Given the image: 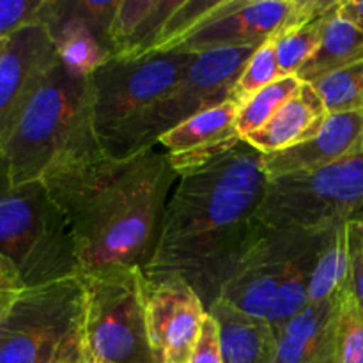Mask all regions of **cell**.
Wrapping results in <instances>:
<instances>
[{"mask_svg": "<svg viewBox=\"0 0 363 363\" xmlns=\"http://www.w3.org/2000/svg\"><path fill=\"white\" fill-rule=\"evenodd\" d=\"M84 339L98 363H155L145 328L144 269L112 266L80 275Z\"/></svg>", "mask_w": 363, "mask_h": 363, "instance_id": "ba28073f", "label": "cell"}, {"mask_svg": "<svg viewBox=\"0 0 363 363\" xmlns=\"http://www.w3.org/2000/svg\"><path fill=\"white\" fill-rule=\"evenodd\" d=\"M23 289L25 286L21 284L16 269L6 259L0 257V314L6 311V307L13 301V298Z\"/></svg>", "mask_w": 363, "mask_h": 363, "instance_id": "d6a6232c", "label": "cell"}, {"mask_svg": "<svg viewBox=\"0 0 363 363\" xmlns=\"http://www.w3.org/2000/svg\"><path fill=\"white\" fill-rule=\"evenodd\" d=\"M101 152L91 82L67 73L60 62L39 82L0 147L14 184L41 181L57 167Z\"/></svg>", "mask_w": 363, "mask_h": 363, "instance_id": "3957f363", "label": "cell"}, {"mask_svg": "<svg viewBox=\"0 0 363 363\" xmlns=\"http://www.w3.org/2000/svg\"><path fill=\"white\" fill-rule=\"evenodd\" d=\"M145 328L155 363H190L206 311L201 296L177 275H144Z\"/></svg>", "mask_w": 363, "mask_h": 363, "instance_id": "7c38bea8", "label": "cell"}, {"mask_svg": "<svg viewBox=\"0 0 363 363\" xmlns=\"http://www.w3.org/2000/svg\"><path fill=\"white\" fill-rule=\"evenodd\" d=\"M254 52L255 48H220L194 55L181 80L140 123L131 155L155 147L167 131L227 101Z\"/></svg>", "mask_w": 363, "mask_h": 363, "instance_id": "9c48e42d", "label": "cell"}, {"mask_svg": "<svg viewBox=\"0 0 363 363\" xmlns=\"http://www.w3.org/2000/svg\"><path fill=\"white\" fill-rule=\"evenodd\" d=\"M183 0H121L110 27L112 59L135 60L151 55L167 21Z\"/></svg>", "mask_w": 363, "mask_h": 363, "instance_id": "ac0fdd59", "label": "cell"}, {"mask_svg": "<svg viewBox=\"0 0 363 363\" xmlns=\"http://www.w3.org/2000/svg\"><path fill=\"white\" fill-rule=\"evenodd\" d=\"M301 234L303 230H272L257 225L254 238L222 286L218 300L269 323Z\"/></svg>", "mask_w": 363, "mask_h": 363, "instance_id": "30bf717a", "label": "cell"}, {"mask_svg": "<svg viewBox=\"0 0 363 363\" xmlns=\"http://www.w3.org/2000/svg\"><path fill=\"white\" fill-rule=\"evenodd\" d=\"M340 294L332 300L308 303L282 328L275 330L272 363H339Z\"/></svg>", "mask_w": 363, "mask_h": 363, "instance_id": "2e32d148", "label": "cell"}, {"mask_svg": "<svg viewBox=\"0 0 363 363\" xmlns=\"http://www.w3.org/2000/svg\"><path fill=\"white\" fill-rule=\"evenodd\" d=\"M45 27L53 39L57 59L73 77H92L112 59L91 28L73 13L69 0H52Z\"/></svg>", "mask_w": 363, "mask_h": 363, "instance_id": "d6986e66", "label": "cell"}, {"mask_svg": "<svg viewBox=\"0 0 363 363\" xmlns=\"http://www.w3.org/2000/svg\"><path fill=\"white\" fill-rule=\"evenodd\" d=\"M0 257L25 287L80 277L74 238L43 181L14 184L0 155Z\"/></svg>", "mask_w": 363, "mask_h": 363, "instance_id": "277c9868", "label": "cell"}, {"mask_svg": "<svg viewBox=\"0 0 363 363\" xmlns=\"http://www.w3.org/2000/svg\"><path fill=\"white\" fill-rule=\"evenodd\" d=\"M296 0H218L167 53L259 48L293 16Z\"/></svg>", "mask_w": 363, "mask_h": 363, "instance_id": "8fae6325", "label": "cell"}, {"mask_svg": "<svg viewBox=\"0 0 363 363\" xmlns=\"http://www.w3.org/2000/svg\"><path fill=\"white\" fill-rule=\"evenodd\" d=\"M347 293L363 312V222L347 220Z\"/></svg>", "mask_w": 363, "mask_h": 363, "instance_id": "4dcf8cb0", "label": "cell"}, {"mask_svg": "<svg viewBox=\"0 0 363 363\" xmlns=\"http://www.w3.org/2000/svg\"><path fill=\"white\" fill-rule=\"evenodd\" d=\"M337 342L339 363H363V312L347 289L340 294Z\"/></svg>", "mask_w": 363, "mask_h": 363, "instance_id": "83f0119b", "label": "cell"}, {"mask_svg": "<svg viewBox=\"0 0 363 363\" xmlns=\"http://www.w3.org/2000/svg\"><path fill=\"white\" fill-rule=\"evenodd\" d=\"M262 158L243 138L223 156L181 176L144 275L181 277L209 311L257 229L255 215L268 186Z\"/></svg>", "mask_w": 363, "mask_h": 363, "instance_id": "6da1fadb", "label": "cell"}, {"mask_svg": "<svg viewBox=\"0 0 363 363\" xmlns=\"http://www.w3.org/2000/svg\"><path fill=\"white\" fill-rule=\"evenodd\" d=\"M312 87L326 106V112H363V60L344 69L325 74Z\"/></svg>", "mask_w": 363, "mask_h": 363, "instance_id": "484cf974", "label": "cell"}, {"mask_svg": "<svg viewBox=\"0 0 363 363\" xmlns=\"http://www.w3.org/2000/svg\"><path fill=\"white\" fill-rule=\"evenodd\" d=\"M238 108L236 103L227 99L160 137L158 145L165 149L177 176L202 169L243 140L236 128Z\"/></svg>", "mask_w": 363, "mask_h": 363, "instance_id": "5bb4252c", "label": "cell"}, {"mask_svg": "<svg viewBox=\"0 0 363 363\" xmlns=\"http://www.w3.org/2000/svg\"><path fill=\"white\" fill-rule=\"evenodd\" d=\"M339 13L363 32V0H340Z\"/></svg>", "mask_w": 363, "mask_h": 363, "instance_id": "836d02e7", "label": "cell"}, {"mask_svg": "<svg viewBox=\"0 0 363 363\" xmlns=\"http://www.w3.org/2000/svg\"><path fill=\"white\" fill-rule=\"evenodd\" d=\"M353 220H362V222H363V209H362V211L360 213H358V215L357 216H354V218Z\"/></svg>", "mask_w": 363, "mask_h": 363, "instance_id": "8d00e7d4", "label": "cell"}, {"mask_svg": "<svg viewBox=\"0 0 363 363\" xmlns=\"http://www.w3.org/2000/svg\"><path fill=\"white\" fill-rule=\"evenodd\" d=\"M280 77L282 74L279 69V60H277L275 39L272 38L264 45L255 48L254 55L245 64L240 78L234 84L229 99L236 103L238 106L245 105L252 96H255L259 91L279 80Z\"/></svg>", "mask_w": 363, "mask_h": 363, "instance_id": "4316f807", "label": "cell"}, {"mask_svg": "<svg viewBox=\"0 0 363 363\" xmlns=\"http://www.w3.org/2000/svg\"><path fill=\"white\" fill-rule=\"evenodd\" d=\"M96 363H98V362H96Z\"/></svg>", "mask_w": 363, "mask_h": 363, "instance_id": "74e56055", "label": "cell"}, {"mask_svg": "<svg viewBox=\"0 0 363 363\" xmlns=\"http://www.w3.org/2000/svg\"><path fill=\"white\" fill-rule=\"evenodd\" d=\"M340 6V4H339ZM363 60V32L340 16L339 7L330 16L321 45L296 74L303 84H314L325 74L344 69Z\"/></svg>", "mask_w": 363, "mask_h": 363, "instance_id": "603a6c76", "label": "cell"}, {"mask_svg": "<svg viewBox=\"0 0 363 363\" xmlns=\"http://www.w3.org/2000/svg\"><path fill=\"white\" fill-rule=\"evenodd\" d=\"M59 62L43 25L21 28L0 53V147L45 74Z\"/></svg>", "mask_w": 363, "mask_h": 363, "instance_id": "4fadbf2b", "label": "cell"}, {"mask_svg": "<svg viewBox=\"0 0 363 363\" xmlns=\"http://www.w3.org/2000/svg\"><path fill=\"white\" fill-rule=\"evenodd\" d=\"M301 84L303 82L298 77H280L241 105L236 116V128L241 137L245 138L247 135L261 130L279 112L280 106L301 87Z\"/></svg>", "mask_w": 363, "mask_h": 363, "instance_id": "d4e9b609", "label": "cell"}, {"mask_svg": "<svg viewBox=\"0 0 363 363\" xmlns=\"http://www.w3.org/2000/svg\"><path fill=\"white\" fill-rule=\"evenodd\" d=\"M326 117L328 112L318 91L311 84H301L279 112L261 130L247 135L245 140L262 155H272L314 138Z\"/></svg>", "mask_w": 363, "mask_h": 363, "instance_id": "e0dca14e", "label": "cell"}, {"mask_svg": "<svg viewBox=\"0 0 363 363\" xmlns=\"http://www.w3.org/2000/svg\"><path fill=\"white\" fill-rule=\"evenodd\" d=\"M9 39V38H7ZM7 39H0V53H2V50L6 48V45H7Z\"/></svg>", "mask_w": 363, "mask_h": 363, "instance_id": "e575fe53", "label": "cell"}, {"mask_svg": "<svg viewBox=\"0 0 363 363\" xmlns=\"http://www.w3.org/2000/svg\"><path fill=\"white\" fill-rule=\"evenodd\" d=\"M191 53H155L142 59H110L92 77V119L103 151L131 156L135 133L190 66Z\"/></svg>", "mask_w": 363, "mask_h": 363, "instance_id": "8992f818", "label": "cell"}, {"mask_svg": "<svg viewBox=\"0 0 363 363\" xmlns=\"http://www.w3.org/2000/svg\"><path fill=\"white\" fill-rule=\"evenodd\" d=\"M177 177L165 151L155 147L126 158L101 152L43 177L71 227L80 275L112 266H147Z\"/></svg>", "mask_w": 363, "mask_h": 363, "instance_id": "7a4b0ae2", "label": "cell"}, {"mask_svg": "<svg viewBox=\"0 0 363 363\" xmlns=\"http://www.w3.org/2000/svg\"><path fill=\"white\" fill-rule=\"evenodd\" d=\"M89 357L80 277L25 287L0 314V363H78Z\"/></svg>", "mask_w": 363, "mask_h": 363, "instance_id": "5b68a950", "label": "cell"}, {"mask_svg": "<svg viewBox=\"0 0 363 363\" xmlns=\"http://www.w3.org/2000/svg\"><path fill=\"white\" fill-rule=\"evenodd\" d=\"M363 209V149L312 172L268 179L255 223L272 230H325Z\"/></svg>", "mask_w": 363, "mask_h": 363, "instance_id": "52a82bcc", "label": "cell"}, {"mask_svg": "<svg viewBox=\"0 0 363 363\" xmlns=\"http://www.w3.org/2000/svg\"><path fill=\"white\" fill-rule=\"evenodd\" d=\"M52 0H0V39L32 25L45 27Z\"/></svg>", "mask_w": 363, "mask_h": 363, "instance_id": "f1b7e54d", "label": "cell"}, {"mask_svg": "<svg viewBox=\"0 0 363 363\" xmlns=\"http://www.w3.org/2000/svg\"><path fill=\"white\" fill-rule=\"evenodd\" d=\"M325 230H303L301 234L300 245L291 259L289 269L273 305L272 318H269L273 332L282 328L308 305V289H311Z\"/></svg>", "mask_w": 363, "mask_h": 363, "instance_id": "7402d4cb", "label": "cell"}, {"mask_svg": "<svg viewBox=\"0 0 363 363\" xmlns=\"http://www.w3.org/2000/svg\"><path fill=\"white\" fill-rule=\"evenodd\" d=\"M78 363H96V362L92 360V357H89V358H85V360H82V362H78Z\"/></svg>", "mask_w": 363, "mask_h": 363, "instance_id": "d590c367", "label": "cell"}, {"mask_svg": "<svg viewBox=\"0 0 363 363\" xmlns=\"http://www.w3.org/2000/svg\"><path fill=\"white\" fill-rule=\"evenodd\" d=\"M363 149V112L330 113L311 140L284 151L264 155L268 179L289 174L312 172L357 155Z\"/></svg>", "mask_w": 363, "mask_h": 363, "instance_id": "9a60e30c", "label": "cell"}, {"mask_svg": "<svg viewBox=\"0 0 363 363\" xmlns=\"http://www.w3.org/2000/svg\"><path fill=\"white\" fill-rule=\"evenodd\" d=\"M208 312L218 323L223 363H272L275 332L268 321L247 315L220 300Z\"/></svg>", "mask_w": 363, "mask_h": 363, "instance_id": "44dd1931", "label": "cell"}, {"mask_svg": "<svg viewBox=\"0 0 363 363\" xmlns=\"http://www.w3.org/2000/svg\"><path fill=\"white\" fill-rule=\"evenodd\" d=\"M339 4L340 0H296L293 16L273 38L282 77H296L314 55Z\"/></svg>", "mask_w": 363, "mask_h": 363, "instance_id": "ffe728a7", "label": "cell"}, {"mask_svg": "<svg viewBox=\"0 0 363 363\" xmlns=\"http://www.w3.org/2000/svg\"><path fill=\"white\" fill-rule=\"evenodd\" d=\"M347 289L346 222L325 230L308 289V303L332 300Z\"/></svg>", "mask_w": 363, "mask_h": 363, "instance_id": "cb8c5ba5", "label": "cell"}, {"mask_svg": "<svg viewBox=\"0 0 363 363\" xmlns=\"http://www.w3.org/2000/svg\"><path fill=\"white\" fill-rule=\"evenodd\" d=\"M121 0H110V2H98V0H69L73 13L87 25L92 34L99 39L103 46L108 50V34L110 27L116 18L117 7Z\"/></svg>", "mask_w": 363, "mask_h": 363, "instance_id": "f546056e", "label": "cell"}, {"mask_svg": "<svg viewBox=\"0 0 363 363\" xmlns=\"http://www.w3.org/2000/svg\"><path fill=\"white\" fill-rule=\"evenodd\" d=\"M190 363H223L218 323L209 312L206 314L204 323H202L201 335H199L197 346H195Z\"/></svg>", "mask_w": 363, "mask_h": 363, "instance_id": "1f68e13d", "label": "cell"}]
</instances>
